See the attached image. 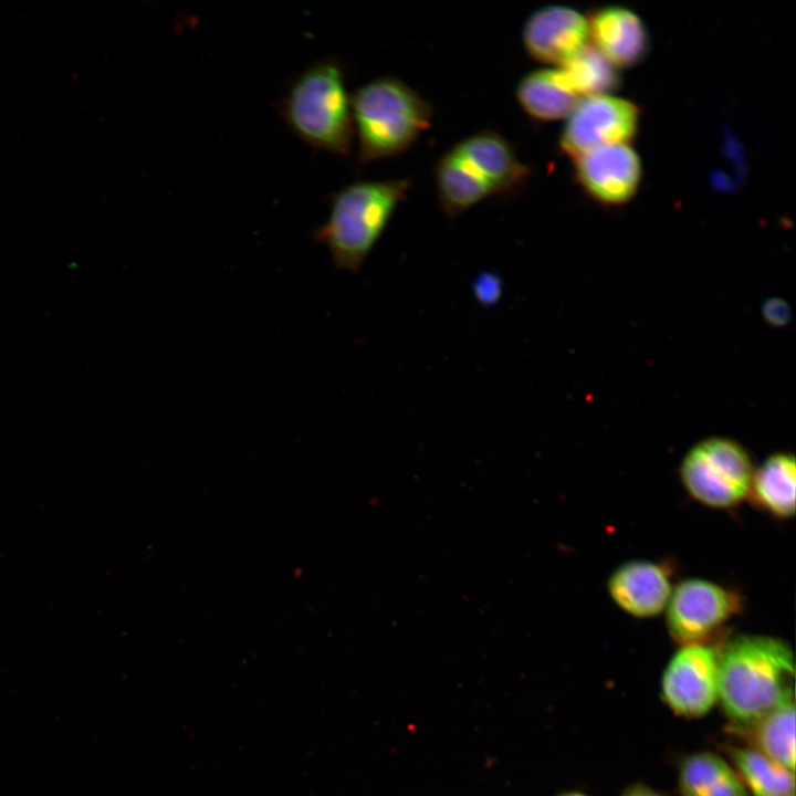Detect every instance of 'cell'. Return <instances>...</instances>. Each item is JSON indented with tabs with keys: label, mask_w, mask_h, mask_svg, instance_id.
<instances>
[{
	"label": "cell",
	"mask_w": 796,
	"mask_h": 796,
	"mask_svg": "<svg viewBox=\"0 0 796 796\" xmlns=\"http://www.w3.org/2000/svg\"><path fill=\"white\" fill-rule=\"evenodd\" d=\"M795 660L783 639L742 635L719 649V702L740 732L794 701Z\"/></svg>",
	"instance_id": "cell-1"
},
{
	"label": "cell",
	"mask_w": 796,
	"mask_h": 796,
	"mask_svg": "<svg viewBox=\"0 0 796 796\" xmlns=\"http://www.w3.org/2000/svg\"><path fill=\"white\" fill-rule=\"evenodd\" d=\"M286 128L315 150L348 156L354 139L350 95L343 63L326 56L290 82L276 103Z\"/></svg>",
	"instance_id": "cell-2"
},
{
	"label": "cell",
	"mask_w": 796,
	"mask_h": 796,
	"mask_svg": "<svg viewBox=\"0 0 796 796\" xmlns=\"http://www.w3.org/2000/svg\"><path fill=\"white\" fill-rule=\"evenodd\" d=\"M410 178L359 180L331 196L327 219L312 240L327 248L334 268L357 273L411 189Z\"/></svg>",
	"instance_id": "cell-3"
},
{
	"label": "cell",
	"mask_w": 796,
	"mask_h": 796,
	"mask_svg": "<svg viewBox=\"0 0 796 796\" xmlns=\"http://www.w3.org/2000/svg\"><path fill=\"white\" fill-rule=\"evenodd\" d=\"M358 161L400 155L430 128L433 108L417 91L394 76H380L350 95Z\"/></svg>",
	"instance_id": "cell-4"
},
{
	"label": "cell",
	"mask_w": 796,
	"mask_h": 796,
	"mask_svg": "<svg viewBox=\"0 0 796 796\" xmlns=\"http://www.w3.org/2000/svg\"><path fill=\"white\" fill-rule=\"evenodd\" d=\"M754 468L747 451L736 441L712 437L693 446L680 465V479L696 502L729 509L747 496Z\"/></svg>",
	"instance_id": "cell-5"
},
{
	"label": "cell",
	"mask_w": 796,
	"mask_h": 796,
	"mask_svg": "<svg viewBox=\"0 0 796 796\" xmlns=\"http://www.w3.org/2000/svg\"><path fill=\"white\" fill-rule=\"evenodd\" d=\"M743 609L737 591L703 578H688L673 587L666 607V625L680 646L708 643L725 622Z\"/></svg>",
	"instance_id": "cell-6"
},
{
	"label": "cell",
	"mask_w": 796,
	"mask_h": 796,
	"mask_svg": "<svg viewBox=\"0 0 796 796\" xmlns=\"http://www.w3.org/2000/svg\"><path fill=\"white\" fill-rule=\"evenodd\" d=\"M660 694L680 718L706 715L719 702V649L708 643L680 646L663 669Z\"/></svg>",
	"instance_id": "cell-7"
},
{
	"label": "cell",
	"mask_w": 796,
	"mask_h": 796,
	"mask_svg": "<svg viewBox=\"0 0 796 796\" xmlns=\"http://www.w3.org/2000/svg\"><path fill=\"white\" fill-rule=\"evenodd\" d=\"M638 108L625 98L605 95L579 100L567 116L561 149L575 158L591 149L627 144L637 132Z\"/></svg>",
	"instance_id": "cell-8"
},
{
	"label": "cell",
	"mask_w": 796,
	"mask_h": 796,
	"mask_svg": "<svg viewBox=\"0 0 796 796\" xmlns=\"http://www.w3.org/2000/svg\"><path fill=\"white\" fill-rule=\"evenodd\" d=\"M574 160L577 181L595 200L620 205L636 193L641 178V164L628 144L598 147Z\"/></svg>",
	"instance_id": "cell-9"
},
{
	"label": "cell",
	"mask_w": 796,
	"mask_h": 796,
	"mask_svg": "<svg viewBox=\"0 0 796 796\" xmlns=\"http://www.w3.org/2000/svg\"><path fill=\"white\" fill-rule=\"evenodd\" d=\"M588 36L587 19L565 6L535 10L522 31L523 48L530 57L559 66L586 46Z\"/></svg>",
	"instance_id": "cell-10"
},
{
	"label": "cell",
	"mask_w": 796,
	"mask_h": 796,
	"mask_svg": "<svg viewBox=\"0 0 796 796\" xmlns=\"http://www.w3.org/2000/svg\"><path fill=\"white\" fill-rule=\"evenodd\" d=\"M672 589L670 567L647 559L621 564L607 582V590L614 604L626 614L641 619L661 614Z\"/></svg>",
	"instance_id": "cell-11"
},
{
	"label": "cell",
	"mask_w": 796,
	"mask_h": 796,
	"mask_svg": "<svg viewBox=\"0 0 796 796\" xmlns=\"http://www.w3.org/2000/svg\"><path fill=\"white\" fill-rule=\"evenodd\" d=\"M451 149L484 179L494 196L514 193L530 179V167L522 163L513 145L493 129L471 134Z\"/></svg>",
	"instance_id": "cell-12"
},
{
	"label": "cell",
	"mask_w": 796,
	"mask_h": 796,
	"mask_svg": "<svg viewBox=\"0 0 796 796\" xmlns=\"http://www.w3.org/2000/svg\"><path fill=\"white\" fill-rule=\"evenodd\" d=\"M587 22L594 48L615 67L635 65L646 56L649 35L641 19L631 10L601 8Z\"/></svg>",
	"instance_id": "cell-13"
},
{
	"label": "cell",
	"mask_w": 796,
	"mask_h": 796,
	"mask_svg": "<svg viewBox=\"0 0 796 796\" xmlns=\"http://www.w3.org/2000/svg\"><path fill=\"white\" fill-rule=\"evenodd\" d=\"M437 196L442 212L455 219L485 198L494 196L490 186L452 149L434 167Z\"/></svg>",
	"instance_id": "cell-14"
},
{
	"label": "cell",
	"mask_w": 796,
	"mask_h": 796,
	"mask_svg": "<svg viewBox=\"0 0 796 796\" xmlns=\"http://www.w3.org/2000/svg\"><path fill=\"white\" fill-rule=\"evenodd\" d=\"M677 783L680 796H750L732 764L709 751L683 757Z\"/></svg>",
	"instance_id": "cell-15"
},
{
	"label": "cell",
	"mask_w": 796,
	"mask_h": 796,
	"mask_svg": "<svg viewBox=\"0 0 796 796\" xmlns=\"http://www.w3.org/2000/svg\"><path fill=\"white\" fill-rule=\"evenodd\" d=\"M795 458L779 452L754 469L747 496L762 511L785 520L795 513Z\"/></svg>",
	"instance_id": "cell-16"
},
{
	"label": "cell",
	"mask_w": 796,
	"mask_h": 796,
	"mask_svg": "<svg viewBox=\"0 0 796 796\" xmlns=\"http://www.w3.org/2000/svg\"><path fill=\"white\" fill-rule=\"evenodd\" d=\"M522 111L537 122L567 117L579 98L564 83L558 70H536L525 74L515 88Z\"/></svg>",
	"instance_id": "cell-17"
},
{
	"label": "cell",
	"mask_w": 796,
	"mask_h": 796,
	"mask_svg": "<svg viewBox=\"0 0 796 796\" xmlns=\"http://www.w3.org/2000/svg\"><path fill=\"white\" fill-rule=\"evenodd\" d=\"M726 751L750 796H795L794 771L751 746H730Z\"/></svg>",
	"instance_id": "cell-18"
},
{
	"label": "cell",
	"mask_w": 796,
	"mask_h": 796,
	"mask_svg": "<svg viewBox=\"0 0 796 796\" xmlns=\"http://www.w3.org/2000/svg\"><path fill=\"white\" fill-rule=\"evenodd\" d=\"M743 732L752 742L751 747L795 769V701L772 710Z\"/></svg>",
	"instance_id": "cell-19"
},
{
	"label": "cell",
	"mask_w": 796,
	"mask_h": 796,
	"mask_svg": "<svg viewBox=\"0 0 796 796\" xmlns=\"http://www.w3.org/2000/svg\"><path fill=\"white\" fill-rule=\"evenodd\" d=\"M594 46L586 45L558 70L566 86L578 97L605 95L619 85L618 72Z\"/></svg>",
	"instance_id": "cell-20"
},
{
	"label": "cell",
	"mask_w": 796,
	"mask_h": 796,
	"mask_svg": "<svg viewBox=\"0 0 796 796\" xmlns=\"http://www.w3.org/2000/svg\"><path fill=\"white\" fill-rule=\"evenodd\" d=\"M472 293L480 305L484 307L493 306L502 296L503 281L494 272L479 273L472 282Z\"/></svg>",
	"instance_id": "cell-21"
},
{
	"label": "cell",
	"mask_w": 796,
	"mask_h": 796,
	"mask_svg": "<svg viewBox=\"0 0 796 796\" xmlns=\"http://www.w3.org/2000/svg\"><path fill=\"white\" fill-rule=\"evenodd\" d=\"M786 305L783 302L771 301L765 307L766 317L776 324H781L787 317Z\"/></svg>",
	"instance_id": "cell-22"
},
{
	"label": "cell",
	"mask_w": 796,
	"mask_h": 796,
	"mask_svg": "<svg viewBox=\"0 0 796 796\" xmlns=\"http://www.w3.org/2000/svg\"><path fill=\"white\" fill-rule=\"evenodd\" d=\"M620 796H662L660 793L645 784H633L627 787Z\"/></svg>",
	"instance_id": "cell-23"
},
{
	"label": "cell",
	"mask_w": 796,
	"mask_h": 796,
	"mask_svg": "<svg viewBox=\"0 0 796 796\" xmlns=\"http://www.w3.org/2000/svg\"><path fill=\"white\" fill-rule=\"evenodd\" d=\"M558 796H588V795L580 793V792H567V793H564Z\"/></svg>",
	"instance_id": "cell-24"
}]
</instances>
